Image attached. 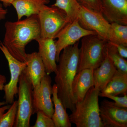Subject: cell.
<instances>
[{
  "instance_id": "obj_27",
  "label": "cell",
  "mask_w": 127,
  "mask_h": 127,
  "mask_svg": "<svg viewBox=\"0 0 127 127\" xmlns=\"http://www.w3.org/2000/svg\"><path fill=\"white\" fill-rule=\"evenodd\" d=\"M112 45L115 47L119 54L122 57L125 59L127 58V46L123 45L121 44L118 43H112Z\"/></svg>"
},
{
  "instance_id": "obj_31",
  "label": "cell",
  "mask_w": 127,
  "mask_h": 127,
  "mask_svg": "<svg viewBox=\"0 0 127 127\" xmlns=\"http://www.w3.org/2000/svg\"><path fill=\"white\" fill-rule=\"evenodd\" d=\"M15 0H0V1L3 2L5 6H9L11 5L12 2Z\"/></svg>"
},
{
  "instance_id": "obj_10",
  "label": "cell",
  "mask_w": 127,
  "mask_h": 127,
  "mask_svg": "<svg viewBox=\"0 0 127 127\" xmlns=\"http://www.w3.org/2000/svg\"><path fill=\"white\" fill-rule=\"evenodd\" d=\"M51 83V77L46 74L39 86L33 88V114L40 111L50 117H52L54 108L51 98L52 95Z\"/></svg>"
},
{
  "instance_id": "obj_21",
  "label": "cell",
  "mask_w": 127,
  "mask_h": 127,
  "mask_svg": "<svg viewBox=\"0 0 127 127\" xmlns=\"http://www.w3.org/2000/svg\"><path fill=\"white\" fill-rule=\"evenodd\" d=\"M106 53L117 70L127 73V60L121 56L119 54L115 47L108 42Z\"/></svg>"
},
{
  "instance_id": "obj_29",
  "label": "cell",
  "mask_w": 127,
  "mask_h": 127,
  "mask_svg": "<svg viewBox=\"0 0 127 127\" xmlns=\"http://www.w3.org/2000/svg\"><path fill=\"white\" fill-rule=\"evenodd\" d=\"M7 13V10L4 9L2 5L0 3V21L5 18Z\"/></svg>"
},
{
  "instance_id": "obj_6",
  "label": "cell",
  "mask_w": 127,
  "mask_h": 127,
  "mask_svg": "<svg viewBox=\"0 0 127 127\" xmlns=\"http://www.w3.org/2000/svg\"><path fill=\"white\" fill-rule=\"evenodd\" d=\"M18 109L14 127H30L33 114V88L25 69L19 78Z\"/></svg>"
},
{
  "instance_id": "obj_1",
  "label": "cell",
  "mask_w": 127,
  "mask_h": 127,
  "mask_svg": "<svg viewBox=\"0 0 127 127\" xmlns=\"http://www.w3.org/2000/svg\"><path fill=\"white\" fill-rule=\"evenodd\" d=\"M2 43L10 53L20 61L26 62V47L32 40L41 37L40 28L37 15L15 22L7 21Z\"/></svg>"
},
{
  "instance_id": "obj_13",
  "label": "cell",
  "mask_w": 127,
  "mask_h": 127,
  "mask_svg": "<svg viewBox=\"0 0 127 127\" xmlns=\"http://www.w3.org/2000/svg\"><path fill=\"white\" fill-rule=\"evenodd\" d=\"M39 45V55L45 68L47 75L55 72L57 70L56 61L57 48L56 41L53 39L40 37L36 40Z\"/></svg>"
},
{
  "instance_id": "obj_18",
  "label": "cell",
  "mask_w": 127,
  "mask_h": 127,
  "mask_svg": "<svg viewBox=\"0 0 127 127\" xmlns=\"http://www.w3.org/2000/svg\"><path fill=\"white\" fill-rule=\"evenodd\" d=\"M52 101L55 106L54 113L52 117L55 127H71V123L69 116L61 101L58 98L56 85L52 86Z\"/></svg>"
},
{
  "instance_id": "obj_8",
  "label": "cell",
  "mask_w": 127,
  "mask_h": 127,
  "mask_svg": "<svg viewBox=\"0 0 127 127\" xmlns=\"http://www.w3.org/2000/svg\"><path fill=\"white\" fill-rule=\"evenodd\" d=\"M0 50L8 62L11 78L10 82L5 84L3 90L4 91V99L6 104H11L14 101L15 96L18 94V83L22 72L26 68V63L18 61L9 52L2 42L0 41Z\"/></svg>"
},
{
  "instance_id": "obj_14",
  "label": "cell",
  "mask_w": 127,
  "mask_h": 127,
  "mask_svg": "<svg viewBox=\"0 0 127 127\" xmlns=\"http://www.w3.org/2000/svg\"><path fill=\"white\" fill-rule=\"evenodd\" d=\"M93 71L89 68L83 69L78 72L75 76L72 90L76 103L83 100L89 90L94 86Z\"/></svg>"
},
{
  "instance_id": "obj_12",
  "label": "cell",
  "mask_w": 127,
  "mask_h": 127,
  "mask_svg": "<svg viewBox=\"0 0 127 127\" xmlns=\"http://www.w3.org/2000/svg\"><path fill=\"white\" fill-rule=\"evenodd\" d=\"M102 14L110 23L127 25V0H101Z\"/></svg>"
},
{
  "instance_id": "obj_20",
  "label": "cell",
  "mask_w": 127,
  "mask_h": 127,
  "mask_svg": "<svg viewBox=\"0 0 127 127\" xmlns=\"http://www.w3.org/2000/svg\"><path fill=\"white\" fill-rule=\"evenodd\" d=\"M52 6L63 11L70 22L77 18L81 7L77 0H56Z\"/></svg>"
},
{
  "instance_id": "obj_15",
  "label": "cell",
  "mask_w": 127,
  "mask_h": 127,
  "mask_svg": "<svg viewBox=\"0 0 127 127\" xmlns=\"http://www.w3.org/2000/svg\"><path fill=\"white\" fill-rule=\"evenodd\" d=\"M26 63L25 71L34 88L39 86L47 74L45 66L38 52L27 54Z\"/></svg>"
},
{
  "instance_id": "obj_24",
  "label": "cell",
  "mask_w": 127,
  "mask_h": 127,
  "mask_svg": "<svg viewBox=\"0 0 127 127\" xmlns=\"http://www.w3.org/2000/svg\"><path fill=\"white\" fill-rule=\"evenodd\" d=\"M36 113V121L32 127H55L51 118L41 111H38Z\"/></svg>"
},
{
  "instance_id": "obj_17",
  "label": "cell",
  "mask_w": 127,
  "mask_h": 127,
  "mask_svg": "<svg viewBox=\"0 0 127 127\" xmlns=\"http://www.w3.org/2000/svg\"><path fill=\"white\" fill-rule=\"evenodd\" d=\"M50 2V0H15L11 5L15 9L19 20L23 17L38 15L43 6Z\"/></svg>"
},
{
  "instance_id": "obj_7",
  "label": "cell",
  "mask_w": 127,
  "mask_h": 127,
  "mask_svg": "<svg viewBox=\"0 0 127 127\" xmlns=\"http://www.w3.org/2000/svg\"><path fill=\"white\" fill-rule=\"evenodd\" d=\"M41 37L56 39L57 35L70 22L63 11L57 7L43 6L37 15Z\"/></svg>"
},
{
  "instance_id": "obj_2",
  "label": "cell",
  "mask_w": 127,
  "mask_h": 127,
  "mask_svg": "<svg viewBox=\"0 0 127 127\" xmlns=\"http://www.w3.org/2000/svg\"><path fill=\"white\" fill-rule=\"evenodd\" d=\"M62 51L55 72V84L58 96L64 107L72 112L76 103L73 94L72 86L78 69L79 41L65 48Z\"/></svg>"
},
{
  "instance_id": "obj_5",
  "label": "cell",
  "mask_w": 127,
  "mask_h": 127,
  "mask_svg": "<svg viewBox=\"0 0 127 127\" xmlns=\"http://www.w3.org/2000/svg\"><path fill=\"white\" fill-rule=\"evenodd\" d=\"M77 19L85 29L95 32L108 42L119 44L111 23L101 13L81 6Z\"/></svg>"
},
{
  "instance_id": "obj_9",
  "label": "cell",
  "mask_w": 127,
  "mask_h": 127,
  "mask_svg": "<svg viewBox=\"0 0 127 127\" xmlns=\"http://www.w3.org/2000/svg\"><path fill=\"white\" fill-rule=\"evenodd\" d=\"M97 34L95 32L85 29L80 25L77 18L67 24L59 32L56 38V61L58 62L61 53L65 48L74 45L83 37Z\"/></svg>"
},
{
  "instance_id": "obj_4",
  "label": "cell",
  "mask_w": 127,
  "mask_h": 127,
  "mask_svg": "<svg viewBox=\"0 0 127 127\" xmlns=\"http://www.w3.org/2000/svg\"><path fill=\"white\" fill-rule=\"evenodd\" d=\"M107 43L97 34L82 37L79 48L78 72L84 69L94 70L98 67L106 56Z\"/></svg>"
},
{
  "instance_id": "obj_16",
  "label": "cell",
  "mask_w": 127,
  "mask_h": 127,
  "mask_svg": "<svg viewBox=\"0 0 127 127\" xmlns=\"http://www.w3.org/2000/svg\"><path fill=\"white\" fill-rule=\"evenodd\" d=\"M117 69L108 56H106L100 66L94 70V87L100 92L102 91L115 75Z\"/></svg>"
},
{
  "instance_id": "obj_19",
  "label": "cell",
  "mask_w": 127,
  "mask_h": 127,
  "mask_svg": "<svg viewBox=\"0 0 127 127\" xmlns=\"http://www.w3.org/2000/svg\"><path fill=\"white\" fill-rule=\"evenodd\" d=\"M100 92L115 96L127 94V73L117 70L106 87Z\"/></svg>"
},
{
  "instance_id": "obj_28",
  "label": "cell",
  "mask_w": 127,
  "mask_h": 127,
  "mask_svg": "<svg viewBox=\"0 0 127 127\" xmlns=\"http://www.w3.org/2000/svg\"><path fill=\"white\" fill-rule=\"evenodd\" d=\"M6 104L5 102L0 101V118L5 113V112L8 110L10 106V104L5 105Z\"/></svg>"
},
{
  "instance_id": "obj_23",
  "label": "cell",
  "mask_w": 127,
  "mask_h": 127,
  "mask_svg": "<svg viewBox=\"0 0 127 127\" xmlns=\"http://www.w3.org/2000/svg\"><path fill=\"white\" fill-rule=\"evenodd\" d=\"M112 28L119 44L127 47V25L111 23Z\"/></svg>"
},
{
  "instance_id": "obj_25",
  "label": "cell",
  "mask_w": 127,
  "mask_h": 127,
  "mask_svg": "<svg viewBox=\"0 0 127 127\" xmlns=\"http://www.w3.org/2000/svg\"><path fill=\"white\" fill-rule=\"evenodd\" d=\"M99 96L102 97L108 98L111 100H113L114 101V104L117 106L123 108H127V94L124 95L123 97H119L115 95L104 94L100 92Z\"/></svg>"
},
{
  "instance_id": "obj_3",
  "label": "cell",
  "mask_w": 127,
  "mask_h": 127,
  "mask_svg": "<svg viewBox=\"0 0 127 127\" xmlns=\"http://www.w3.org/2000/svg\"><path fill=\"white\" fill-rule=\"evenodd\" d=\"M100 91L93 86L82 101L76 103L69 116L77 127H103L100 116L98 96Z\"/></svg>"
},
{
  "instance_id": "obj_26",
  "label": "cell",
  "mask_w": 127,
  "mask_h": 127,
  "mask_svg": "<svg viewBox=\"0 0 127 127\" xmlns=\"http://www.w3.org/2000/svg\"><path fill=\"white\" fill-rule=\"evenodd\" d=\"M81 6L101 13V0H77Z\"/></svg>"
},
{
  "instance_id": "obj_22",
  "label": "cell",
  "mask_w": 127,
  "mask_h": 127,
  "mask_svg": "<svg viewBox=\"0 0 127 127\" xmlns=\"http://www.w3.org/2000/svg\"><path fill=\"white\" fill-rule=\"evenodd\" d=\"M18 109V101H14L6 113L0 118V127H14Z\"/></svg>"
},
{
  "instance_id": "obj_11",
  "label": "cell",
  "mask_w": 127,
  "mask_h": 127,
  "mask_svg": "<svg viewBox=\"0 0 127 127\" xmlns=\"http://www.w3.org/2000/svg\"><path fill=\"white\" fill-rule=\"evenodd\" d=\"M103 127H127V109L117 106L113 102L104 100L99 106Z\"/></svg>"
},
{
  "instance_id": "obj_30",
  "label": "cell",
  "mask_w": 127,
  "mask_h": 127,
  "mask_svg": "<svg viewBox=\"0 0 127 127\" xmlns=\"http://www.w3.org/2000/svg\"><path fill=\"white\" fill-rule=\"evenodd\" d=\"M6 82V78L4 75L0 74V91L3 90Z\"/></svg>"
}]
</instances>
